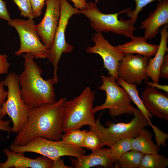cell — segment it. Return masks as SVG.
Segmentation results:
<instances>
[{
    "label": "cell",
    "instance_id": "21",
    "mask_svg": "<svg viewBox=\"0 0 168 168\" xmlns=\"http://www.w3.org/2000/svg\"><path fill=\"white\" fill-rule=\"evenodd\" d=\"M117 83L123 88L128 93L132 101L137 106L150 122L153 116L148 111L144 106L138 95L139 92L137 88V85L128 84L118 77L116 80Z\"/></svg>",
    "mask_w": 168,
    "mask_h": 168
},
{
    "label": "cell",
    "instance_id": "30",
    "mask_svg": "<svg viewBox=\"0 0 168 168\" xmlns=\"http://www.w3.org/2000/svg\"><path fill=\"white\" fill-rule=\"evenodd\" d=\"M32 7L33 15L35 18L40 16L45 4V0H30Z\"/></svg>",
    "mask_w": 168,
    "mask_h": 168
},
{
    "label": "cell",
    "instance_id": "13",
    "mask_svg": "<svg viewBox=\"0 0 168 168\" xmlns=\"http://www.w3.org/2000/svg\"><path fill=\"white\" fill-rule=\"evenodd\" d=\"M46 8L41 21L36 25L42 42L48 49L52 47L61 15V0H45Z\"/></svg>",
    "mask_w": 168,
    "mask_h": 168
},
{
    "label": "cell",
    "instance_id": "22",
    "mask_svg": "<svg viewBox=\"0 0 168 168\" xmlns=\"http://www.w3.org/2000/svg\"><path fill=\"white\" fill-rule=\"evenodd\" d=\"M145 154L132 150L123 155L115 163L114 168H138Z\"/></svg>",
    "mask_w": 168,
    "mask_h": 168
},
{
    "label": "cell",
    "instance_id": "38",
    "mask_svg": "<svg viewBox=\"0 0 168 168\" xmlns=\"http://www.w3.org/2000/svg\"><path fill=\"white\" fill-rule=\"evenodd\" d=\"M145 82L147 85L154 87L157 89L161 90L166 92H168V86L167 85H161L159 83H156L145 80Z\"/></svg>",
    "mask_w": 168,
    "mask_h": 168
},
{
    "label": "cell",
    "instance_id": "4",
    "mask_svg": "<svg viewBox=\"0 0 168 168\" xmlns=\"http://www.w3.org/2000/svg\"><path fill=\"white\" fill-rule=\"evenodd\" d=\"M133 111L134 117L130 122L115 124L109 121L106 123L107 127L101 124L100 119L101 114H100L96 121V126L90 127V130L96 134L105 146L109 147L122 139L136 138L142 129L150 126L152 123L138 109L133 107Z\"/></svg>",
    "mask_w": 168,
    "mask_h": 168
},
{
    "label": "cell",
    "instance_id": "2",
    "mask_svg": "<svg viewBox=\"0 0 168 168\" xmlns=\"http://www.w3.org/2000/svg\"><path fill=\"white\" fill-rule=\"evenodd\" d=\"M24 59V68L18 75L21 98L31 109L42 105L55 102L56 96L53 78L44 80L42 71L34 61L31 54H22Z\"/></svg>",
    "mask_w": 168,
    "mask_h": 168
},
{
    "label": "cell",
    "instance_id": "32",
    "mask_svg": "<svg viewBox=\"0 0 168 168\" xmlns=\"http://www.w3.org/2000/svg\"><path fill=\"white\" fill-rule=\"evenodd\" d=\"M159 77L168 79V54H166L160 67L159 72Z\"/></svg>",
    "mask_w": 168,
    "mask_h": 168
},
{
    "label": "cell",
    "instance_id": "40",
    "mask_svg": "<svg viewBox=\"0 0 168 168\" xmlns=\"http://www.w3.org/2000/svg\"></svg>",
    "mask_w": 168,
    "mask_h": 168
},
{
    "label": "cell",
    "instance_id": "26",
    "mask_svg": "<svg viewBox=\"0 0 168 168\" xmlns=\"http://www.w3.org/2000/svg\"><path fill=\"white\" fill-rule=\"evenodd\" d=\"M104 146V144L95 132L91 130L86 131L83 147L93 150L102 148Z\"/></svg>",
    "mask_w": 168,
    "mask_h": 168
},
{
    "label": "cell",
    "instance_id": "35",
    "mask_svg": "<svg viewBox=\"0 0 168 168\" xmlns=\"http://www.w3.org/2000/svg\"><path fill=\"white\" fill-rule=\"evenodd\" d=\"M11 121V120H3L0 119V130L9 133L12 132V127L10 126Z\"/></svg>",
    "mask_w": 168,
    "mask_h": 168
},
{
    "label": "cell",
    "instance_id": "5",
    "mask_svg": "<svg viewBox=\"0 0 168 168\" xmlns=\"http://www.w3.org/2000/svg\"><path fill=\"white\" fill-rule=\"evenodd\" d=\"M131 11V8H128L116 13L105 14L98 9L96 3L89 2L85 8L79 12L89 20L91 26L96 32H112L131 39L135 36V23L130 19L124 20L118 18L119 15L127 14Z\"/></svg>",
    "mask_w": 168,
    "mask_h": 168
},
{
    "label": "cell",
    "instance_id": "14",
    "mask_svg": "<svg viewBox=\"0 0 168 168\" xmlns=\"http://www.w3.org/2000/svg\"><path fill=\"white\" fill-rule=\"evenodd\" d=\"M141 99L145 108L153 116L168 121V93H163L147 85L142 91Z\"/></svg>",
    "mask_w": 168,
    "mask_h": 168
},
{
    "label": "cell",
    "instance_id": "20",
    "mask_svg": "<svg viewBox=\"0 0 168 168\" xmlns=\"http://www.w3.org/2000/svg\"><path fill=\"white\" fill-rule=\"evenodd\" d=\"M132 149L144 154H159L160 147L154 142L151 132L145 128L142 129L136 138H130Z\"/></svg>",
    "mask_w": 168,
    "mask_h": 168
},
{
    "label": "cell",
    "instance_id": "29",
    "mask_svg": "<svg viewBox=\"0 0 168 168\" xmlns=\"http://www.w3.org/2000/svg\"><path fill=\"white\" fill-rule=\"evenodd\" d=\"M150 126L153 128L155 134L156 145L160 147L166 145V141L168 138V134L162 131L156 126L151 124Z\"/></svg>",
    "mask_w": 168,
    "mask_h": 168
},
{
    "label": "cell",
    "instance_id": "7",
    "mask_svg": "<svg viewBox=\"0 0 168 168\" xmlns=\"http://www.w3.org/2000/svg\"><path fill=\"white\" fill-rule=\"evenodd\" d=\"M11 150L16 152H31L40 154L54 160L64 156L79 158L84 155L86 150L66 143L62 140L56 141L40 137L34 138L23 145L12 144Z\"/></svg>",
    "mask_w": 168,
    "mask_h": 168
},
{
    "label": "cell",
    "instance_id": "24",
    "mask_svg": "<svg viewBox=\"0 0 168 168\" xmlns=\"http://www.w3.org/2000/svg\"><path fill=\"white\" fill-rule=\"evenodd\" d=\"M86 131L78 129L64 133L61 135V140L73 146L83 147Z\"/></svg>",
    "mask_w": 168,
    "mask_h": 168
},
{
    "label": "cell",
    "instance_id": "39",
    "mask_svg": "<svg viewBox=\"0 0 168 168\" xmlns=\"http://www.w3.org/2000/svg\"><path fill=\"white\" fill-rule=\"evenodd\" d=\"M95 0V2L97 3L98 2V1L99 0Z\"/></svg>",
    "mask_w": 168,
    "mask_h": 168
},
{
    "label": "cell",
    "instance_id": "15",
    "mask_svg": "<svg viewBox=\"0 0 168 168\" xmlns=\"http://www.w3.org/2000/svg\"><path fill=\"white\" fill-rule=\"evenodd\" d=\"M3 152L7 160L0 163V168H53V160L45 156L32 159L25 156L24 153L16 152L8 149H3Z\"/></svg>",
    "mask_w": 168,
    "mask_h": 168
},
{
    "label": "cell",
    "instance_id": "3",
    "mask_svg": "<svg viewBox=\"0 0 168 168\" xmlns=\"http://www.w3.org/2000/svg\"><path fill=\"white\" fill-rule=\"evenodd\" d=\"M95 92L87 86L78 96L65 101L63 131L67 133L88 125L96 126L93 104Z\"/></svg>",
    "mask_w": 168,
    "mask_h": 168
},
{
    "label": "cell",
    "instance_id": "19",
    "mask_svg": "<svg viewBox=\"0 0 168 168\" xmlns=\"http://www.w3.org/2000/svg\"><path fill=\"white\" fill-rule=\"evenodd\" d=\"M142 36H134L131 41L116 46L118 49L125 54H137L148 58L154 55L159 45L151 44Z\"/></svg>",
    "mask_w": 168,
    "mask_h": 168
},
{
    "label": "cell",
    "instance_id": "34",
    "mask_svg": "<svg viewBox=\"0 0 168 168\" xmlns=\"http://www.w3.org/2000/svg\"><path fill=\"white\" fill-rule=\"evenodd\" d=\"M4 80L0 82V109L5 102L7 97V91L4 89Z\"/></svg>",
    "mask_w": 168,
    "mask_h": 168
},
{
    "label": "cell",
    "instance_id": "18",
    "mask_svg": "<svg viewBox=\"0 0 168 168\" xmlns=\"http://www.w3.org/2000/svg\"><path fill=\"white\" fill-rule=\"evenodd\" d=\"M168 24L164 26L160 31L161 40L158 49L152 58H148V63L147 69V77L151 79L152 82L159 83V72L160 67L166 52H168L167 46L168 31Z\"/></svg>",
    "mask_w": 168,
    "mask_h": 168
},
{
    "label": "cell",
    "instance_id": "17",
    "mask_svg": "<svg viewBox=\"0 0 168 168\" xmlns=\"http://www.w3.org/2000/svg\"><path fill=\"white\" fill-rule=\"evenodd\" d=\"M90 154L83 155L79 158H69L72 167L88 168L98 166L104 168L114 166V161L111 156L110 147L101 148L92 150Z\"/></svg>",
    "mask_w": 168,
    "mask_h": 168
},
{
    "label": "cell",
    "instance_id": "12",
    "mask_svg": "<svg viewBox=\"0 0 168 168\" xmlns=\"http://www.w3.org/2000/svg\"><path fill=\"white\" fill-rule=\"evenodd\" d=\"M148 63V58L142 55L125 54L118 64V77L128 84L140 85L148 78L147 73Z\"/></svg>",
    "mask_w": 168,
    "mask_h": 168
},
{
    "label": "cell",
    "instance_id": "31",
    "mask_svg": "<svg viewBox=\"0 0 168 168\" xmlns=\"http://www.w3.org/2000/svg\"><path fill=\"white\" fill-rule=\"evenodd\" d=\"M10 65L7 55L6 54H0V76L8 73Z\"/></svg>",
    "mask_w": 168,
    "mask_h": 168
},
{
    "label": "cell",
    "instance_id": "27",
    "mask_svg": "<svg viewBox=\"0 0 168 168\" xmlns=\"http://www.w3.org/2000/svg\"><path fill=\"white\" fill-rule=\"evenodd\" d=\"M12 0L18 6L21 16L28 18H34L30 0Z\"/></svg>",
    "mask_w": 168,
    "mask_h": 168
},
{
    "label": "cell",
    "instance_id": "37",
    "mask_svg": "<svg viewBox=\"0 0 168 168\" xmlns=\"http://www.w3.org/2000/svg\"><path fill=\"white\" fill-rule=\"evenodd\" d=\"M53 168H72V166H66L61 157L53 160Z\"/></svg>",
    "mask_w": 168,
    "mask_h": 168
},
{
    "label": "cell",
    "instance_id": "28",
    "mask_svg": "<svg viewBox=\"0 0 168 168\" xmlns=\"http://www.w3.org/2000/svg\"><path fill=\"white\" fill-rule=\"evenodd\" d=\"M135 2L136 6L134 10L131 11L127 14L128 17L135 24L137 19L138 15L143 7L151 2L156 1L160 2L163 0H134Z\"/></svg>",
    "mask_w": 168,
    "mask_h": 168
},
{
    "label": "cell",
    "instance_id": "8",
    "mask_svg": "<svg viewBox=\"0 0 168 168\" xmlns=\"http://www.w3.org/2000/svg\"><path fill=\"white\" fill-rule=\"evenodd\" d=\"M100 77L102 84L99 89L105 91L106 99L103 104L94 107V112L96 113L108 109L112 117L123 114H133V106L131 103V98L127 91L119 86L113 77L102 75Z\"/></svg>",
    "mask_w": 168,
    "mask_h": 168
},
{
    "label": "cell",
    "instance_id": "23",
    "mask_svg": "<svg viewBox=\"0 0 168 168\" xmlns=\"http://www.w3.org/2000/svg\"><path fill=\"white\" fill-rule=\"evenodd\" d=\"M168 166V158L159 154H145L138 168H166Z\"/></svg>",
    "mask_w": 168,
    "mask_h": 168
},
{
    "label": "cell",
    "instance_id": "16",
    "mask_svg": "<svg viewBox=\"0 0 168 168\" xmlns=\"http://www.w3.org/2000/svg\"><path fill=\"white\" fill-rule=\"evenodd\" d=\"M168 24V0H163L147 19L141 21L139 29H144V37L150 40L155 37L161 27Z\"/></svg>",
    "mask_w": 168,
    "mask_h": 168
},
{
    "label": "cell",
    "instance_id": "9",
    "mask_svg": "<svg viewBox=\"0 0 168 168\" xmlns=\"http://www.w3.org/2000/svg\"><path fill=\"white\" fill-rule=\"evenodd\" d=\"M8 25L17 31L20 40L19 49L15 52L17 56L29 53L36 59L47 58L49 49L41 42L33 18H15L8 21Z\"/></svg>",
    "mask_w": 168,
    "mask_h": 168
},
{
    "label": "cell",
    "instance_id": "33",
    "mask_svg": "<svg viewBox=\"0 0 168 168\" xmlns=\"http://www.w3.org/2000/svg\"><path fill=\"white\" fill-rule=\"evenodd\" d=\"M0 19L7 22L11 19L7 8L6 3L2 0H0Z\"/></svg>",
    "mask_w": 168,
    "mask_h": 168
},
{
    "label": "cell",
    "instance_id": "11",
    "mask_svg": "<svg viewBox=\"0 0 168 168\" xmlns=\"http://www.w3.org/2000/svg\"><path fill=\"white\" fill-rule=\"evenodd\" d=\"M91 39L94 45L86 48V52L99 55L103 59L104 68L108 71L109 75L117 80L118 78V64L125 54L119 50L116 46L111 44L102 33L96 32Z\"/></svg>",
    "mask_w": 168,
    "mask_h": 168
},
{
    "label": "cell",
    "instance_id": "10",
    "mask_svg": "<svg viewBox=\"0 0 168 168\" xmlns=\"http://www.w3.org/2000/svg\"><path fill=\"white\" fill-rule=\"evenodd\" d=\"M61 15L57 29L48 58L52 65L53 79L55 84L58 82V65L63 53L72 52L74 47L66 42L65 32L70 19L74 15L79 14V10L70 5L67 0H61Z\"/></svg>",
    "mask_w": 168,
    "mask_h": 168
},
{
    "label": "cell",
    "instance_id": "1",
    "mask_svg": "<svg viewBox=\"0 0 168 168\" xmlns=\"http://www.w3.org/2000/svg\"><path fill=\"white\" fill-rule=\"evenodd\" d=\"M67 100L63 97L54 103L44 104L31 109L26 123L12 144L24 145L38 137L60 140L63 132L64 105Z\"/></svg>",
    "mask_w": 168,
    "mask_h": 168
},
{
    "label": "cell",
    "instance_id": "36",
    "mask_svg": "<svg viewBox=\"0 0 168 168\" xmlns=\"http://www.w3.org/2000/svg\"><path fill=\"white\" fill-rule=\"evenodd\" d=\"M74 4L75 8L79 10L85 8L87 5L86 0H70Z\"/></svg>",
    "mask_w": 168,
    "mask_h": 168
},
{
    "label": "cell",
    "instance_id": "6",
    "mask_svg": "<svg viewBox=\"0 0 168 168\" xmlns=\"http://www.w3.org/2000/svg\"><path fill=\"white\" fill-rule=\"evenodd\" d=\"M4 82L8 88L7 95L0 109V119H2L8 115L13 124L12 132L17 133L26 123L31 109L21 98L18 75L14 72L8 73Z\"/></svg>",
    "mask_w": 168,
    "mask_h": 168
},
{
    "label": "cell",
    "instance_id": "25",
    "mask_svg": "<svg viewBox=\"0 0 168 168\" xmlns=\"http://www.w3.org/2000/svg\"><path fill=\"white\" fill-rule=\"evenodd\" d=\"M111 156L116 163L124 154L132 150L130 138H126L114 143L110 147Z\"/></svg>",
    "mask_w": 168,
    "mask_h": 168
}]
</instances>
